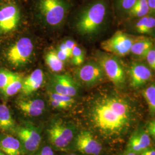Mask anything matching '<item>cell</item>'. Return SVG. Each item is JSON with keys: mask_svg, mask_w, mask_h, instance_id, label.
<instances>
[{"mask_svg": "<svg viewBox=\"0 0 155 155\" xmlns=\"http://www.w3.org/2000/svg\"><path fill=\"white\" fill-rule=\"evenodd\" d=\"M143 107L137 98L104 83L81 97L70 115L111 152L127 141L143 118Z\"/></svg>", "mask_w": 155, "mask_h": 155, "instance_id": "cell-1", "label": "cell"}, {"mask_svg": "<svg viewBox=\"0 0 155 155\" xmlns=\"http://www.w3.org/2000/svg\"><path fill=\"white\" fill-rule=\"evenodd\" d=\"M79 129L70 114L53 113L43 125L44 140L56 152L70 150Z\"/></svg>", "mask_w": 155, "mask_h": 155, "instance_id": "cell-2", "label": "cell"}, {"mask_svg": "<svg viewBox=\"0 0 155 155\" xmlns=\"http://www.w3.org/2000/svg\"><path fill=\"white\" fill-rule=\"evenodd\" d=\"M110 15L107 0H92L78 15L75 23L78 33L85 38H93L105 27Z\"/></svg>", "mask_w": 155, "mask_h": 155, "instance_id": "cell-3", "label": "cell"}, {"mask_svg": "<svg viewBox=\"0 0 155 155\" xmlns=\"http://www.w3.org/2000/svg\"><path fill=\"white\" fill-rule=\"evenodd\" d=\"M17 121H27L43 126L53 113L45 95L38 92L27 96L20 95L14 102Z\"/></svg>", "mask_w": 155, "mask_h": 155, "instance_id": "cell-4", "label": "cell"}, {"mask_svg": "<svg viewBox=\"0 0 155 155\" xmlns=\"http://www.w3.org/2000/svg\"><path fill=\"white\" fill-rule=\"evenodd\" d=\"M95 60L102 67L111 83L117 89L123 90L127 84V73L118 57L105 51H98Z\"/></svg>", "mask_w": 155, "mask_h": 155, "instance_id": "cell-5", "label": "cell"}, {"mask_svg": "<svg viewBox=\"0 0 155 155\" xmlns=\"http://www.w3.org/2000/svg\"><path fill=\"white\" fill-rule=\"evenodd\" d=\"M15 136L22 144L25 155H33L44 142L43 126L27 121H17Z\"/></svg>", "mask_w": 155, "mask_h": 155, "instance_id": "cell-6", "label": "cell"}, {"mask_svg": "<svg viewBox=\"0 0 155 155\" xmlns=\"http://www.w3.org/2000/svg\"><path fill=\"white\" fill-rule=\"evenodd\" d=\"M70 150L81 155H109L110 151L88 130L80 127Z\"/></svg>", "mask_w": 155, "mask_h": 155, "instance_id": "cell-7", "label": "cell"}, {"mask_svg": "<svg viewBox=\"0 0 155 155\" xmlns=\"http://www.w3.org/2000/svg\"><path fill=\"white\" fill-rule=\"evenodd\" d=\"M75 71L74 78L83 88L91 89L104 83L105 74L100 63L90 61L84 63Z\"/></svg>", "mask_w": 155, "mask_h": 155, "instance_id": "cell-8", "label": "cell"}, {"mask_svg": "<svg viewBox=\"0 0 155 155\" xmlns=\"http://www.w3.org/2000/svg\"><path fill=\"white\" fill-rule=\"evenodd\" d=\"M140 36L118 31L110 38L103 41L101 44V47L106 52L118 57H123L130 54L132 45Z\"/></svg>", "mask_w": 155, "mask_h": 155, "instance_id": "cell-9", "label": "cell"}, {"mask_svg": "<svg viewBox=\"0 0 155 155\" xmlns=\"http://www.w3.org/2000/svg\"><path fill=\"white\" fill-rule=\"evenodd\" d=\"M33 49L32 40L27 37H23L8 48L5 53L6 59L14 67L24 66L32 58Z\"/></svg>", "mask_w": 155, "mask_h": 155, "instance_id": "cell-10", "label": "cell"}, {"mask_svg": "<svg viewBox=\"0 0 155 155\" xmlns=\"http://www.w3.org/2000/svg\"><path fill=\"white\" fill-rule=\"evenodd\" d=\"M39 9L45 23L51 27L60 25L66 16L67 5L64 0H40Z\"/></svg>", "mask_w": 155, "mask_h": 155, "instance_id": "cell-11", "label": "cell"}, {"mask_svg": "<svg viewBox=\"0 0 155 155\" xmlns=\"http://www.w3.org/2000/svg\"><path fill=\"white\" fill-rule=\"evenodd\" d=\"M46 88L59 94L80 98L83 87L74 78L68 74H55L50 77Z\"/></svg>", "mask_w": 155, "mask_h": 155, "instance_id": "cell-12", "label": "cell"}, {"mask_svg": "<svg viewBox=\"0 0 155 155\" xmlns=\"http://www.w3.org/2000/svg\"><path fill=\"white\" fill-rule=\"evenodd\" d=\"M153 71L147 64L132 61L127 72L130 87L134 90L144 88L153 77Z\"/></svg>", "mask_w": 155, "mask_h": 155, "instance_id": "cell-13", "label": "cell"}, {"mask_svg": "<svg viewBox=\"0 0 155 155\" xmlns=\"http://www.w3.org/2000/svg\"><path fill=\"white\" fill-rule=\"evenodd\" d=\"M45 97L52 113L70 114L77 106L80 98L59 94L45 88Z\"/></svg>", "mask_w": 155, "mask_h": 155, "instance_id": "cell-14", "label": "cell"}, {"mask_svg": "<svg viewBox=\"0 0 155 155\" xmlns=\"http://www.w3.org/2000/svg\"><path fill=\"white\" fill-rule=\"evenodd\" d=\"M20 20L18 7L13 4H6L0 8V33L5 34L14 31Z\"/></svg>", "mask_w": 155, "mask_h": 155, "instance_id": "cell-15", "label": "cell"}, {"mask_svg": "<svg viewBox=\"0 0 155 155\" xmlns=\"http://www.w3.org/2000/svg\"><path fill=\"white\" fill-rule=\"evenodd\" d=\"M44 82L45 74L43 71L40 68L36 69L27 77L24 78L22 89L20 95L27 96L38 92Z\"/></svg>", "mask_w": 155, "mask_h": 155, "instance_id": "cell-16", "label": "cell"}, {"mask_svg": "<svg viewBox=\"0 0 155 155\" xmlns=\"http://www.w3.org/2000/svg\"><path fill=\"white\" fill-rule=\"evenodd\" d=\"M0 150L6 155H25L19 139L10 134L0 132Z\"/></svg>", "mask_w": 155, "mask_h": 155, "instance_id": "cell-17", "label": "cell"}, {"mask_svg": "<svg viewBox=\"0 0 155 155\" xmlns=\"http://www.w3.org/2000/svg\"><path fill=\"white\" fill-rule=\"evenodd\" d=\"M132 31L140 36L155 37V16L148 14L132 20Z\"/></svg>", "mask_w": 155, "mask_h": 155, "instance_id": "cell-18", "label": "cell"}, {"mask_svg": "<svg viewBox=\"0 0 155 155\" xmlns=\"http://www.w3.org/2000/svg\"><path fill=\"white\" fill-rule=\"evenodd\" d=\"M18 122L9 107L0 104V132L15 135Z\"/></svg>", "mask_w": 155, "mask_h": 155, "instance_id": "cell-19", "label": "cell"}, {"mask_svg": "<svg viewBox=\"0 0 155 155\" xmlns=\"http://www.w3.org/2000/svg\"><path fill=\"white\" fill-rule=\"evenodd\" d=\"M153 45V42L149 37L141 36L133 43L129 54H131L137 59L145 58L148 52Z\"/></svg>", "mask_w": 155, "mask_h": 155, "instance_id": "cell-20", "label": "cell"}, {"mask_svg": "<svg viewBox=\"0 0 155 155\" xmlns=\"http://www.w3.org/2000/svg\"><path fill=\"white\" fill-rule=\"evenodd\" d=\"M148 14H150V9L148 0H137L133 8L129 12L126 19L132 21Z\"/></svg>", "mask_w": 155, "mask_h": 155, "instance_id": "cell-21", "label": "cell"}, {"mask_svg": "<svg viewBox=\"0 0 155 155\" xmlns=\"http://www.w3.org/2000/svg\"><path fill=\"white\" fill-rule=\"evenodd\" d=\"M23 81L24 78L16 73L14 78L1 93L4 98L8 99L20 93L22 89Z\"/></svg>", "mask_w": 155, "mask_h": 155, "instance_id": "cell-22", "label": "cell"}, {"mask_svg": "<svg viewBox=\"0 0 155 155\" xmlns=\"http://www.w3.org/2000/svg\"><path fill=\"white\" fill-rule=\"evenodd\" d=\"M142 95L148 105L150 115L155 117V82L145 86L142 90Z\"/></svg>", "mask_w": 155, "mask_h": 155, "instance_id": "cell-23", "label": "cell"}, {"mask_svg": "<svg viewBox=\"0 0 155 155\" xmlns=\"http://www.w3.org/2000/svg\"><path fill=\"white\" fill-rule=\"evenodd\" d=\"M45 61L51 71L56 74L61 72L64 68V63L58 58L55 50H50L46 54Z\"/></svg>", "mask_w": 155, "mask_h": 155, "instance_id": "cell-24", "label": "cell"}, {"mask_svg": "<svg viewBox=\"0 0 155 155\" xmlns=\"http://www.w3.org/2000/svg\"><path fill=\"white\" fill-rule=\"evenodd\" d=\"M137 0H114V8L117 15L126 18Z\"/></svg>", "mask_w": 155, "mask_h": 155, "instance_id": "cell-25", "label": "cell"}, {"mask_svg": "<svg viewBox=\"0 0 155 155\" xmlns=\"http://www.w3.org/2000/svg\"><path fill=\"white\" fill-rule=\"evenodd\" d=\"M139 140L141 147L144 150L152 146V140L150 138L149 133L147 131L145 127L141 125H139L133 132Z\"/></svg>", "mask_w": 155, "mask_h": 155, "instance_id": "cell-26", "label": "cell"}, {"mask_svg": "<svg viewBox=\"0 0 155 155\" xmlns=\"http://www.w3.org/2000/svg\"><path fill=\"white\" fill-rule=\"evenodd\" d=\"M70 58L72 64L76 66H80L84 61V52L83 49L76 43L72 48Z\"/></svg>", "mask_w": 155, "mask_h": 155, "instance_id": "cell-27", "label": "cell"}, {"mask_svg": "<svg viewBox=\"0 0 155 155\" xmlns=\"http://www.w3.org/2000/svg\"><path fill=\"white\" fill-rule=\"evenodd\" d=\"M16 73L12 72L11 71L4 69H0V93L1 94L2 91L5 89L6 87L9 84L15 76Z\"/></svg>", "mask_w": 155, "mask_h": 155, "instance_id": "cell-28", "label": "cell"}, {"mask_svg": "<svg viewBox=\"0 0 155 155\" xmlns=\"http://www.w3.org/2000/svg\"><path fill=\"white\" fill-rule=\"evenodd\" d=\"M55 51L58 58L64 63L70 58V53L64 42L61 43Z\"/></svg>", "mask_w": 155, "mask_h": 155, "instance_id": "cell-29", "label": "cell"}, {"mask_svg": "<svg viewBox=\"0 0 155 155\" xmlns=\"http://www.w3.org/2000/svg\"><path fill=\"white\" fill-rule=\"evenodd\" d=\"M56 151L44 140L41 147L33 155H56Z\"/></svg>", "mask_w": 155, "mask_h": 155, "instance_id": "cell-30", "label": "cell"}, {"mask_svg": "<svg viewBox=\"0 0 155 155\" xmlns=\"http://www.w3.org/2000/svg\"><path fill=\"white\" fill-rule=\"evenodd\" d=\"M147 64L150 68L155 71V45H154L149 51L145 57Z\"/></svg>", "mask_w": 155, "mask_h": 155, "instance_id": "cell-31", "label": "cell"}, {"mask_svg": "<svg viewBox=\"0 0 155 155\" xmlns=\"http://www.w3.org/2000/svg\"><path fill=\"white\" fill-rule=\"evenodd\" d=\"M145 127L148 133H149L150 137L152 140V141L155 143V127L147 124L145 126Z\"/></svg>", "mask_w": 155, "mask_h": 155, "instance_id": "cell-32", "label": "cell"}, {"mask_svg": "<svg viewBox=\"0 0 155 155\" xmlns=\"http://www.w3.org/2000/svg\"><path fill=\"white\" fill-rule=\"evenodd\" d=\"M140 155H155V147L152 145L145 149Z\"/></svg>", "mask_w": 155, "mask_h": 155, "instance_id": "cell-33", "label": "cell"}, {"mask_svg": "<svg viewBox=\"0 0 155 155\" xmlns=\"http://www.w3.org/2000/svg\"><path fill=\"white\" fill-rule=\"evenodd\" d=\"M64 44L66 45L67 49L69 51L70 53V56H71V51H72V48L74 47V46L76 44V43L72 40H66L64 42Z\"/></svg>", "mask_w": 155, "mask_h": 155, "instance_id": "cell-34", "label": "cell"}, {"mask_svg": "<svg viewBox=\"0 0 155 155\" xmlns=\"http://www.w3.org/2000/svg\"><path fill=\"white\" fill-rule=\"evenodd\" d=\"M150 14L155 16V0H148Z\"/></svg>", "mask_w": 155, "mask_h": 155, "instance_id": "cell-35", "label": "cell"}, {"mask_svg": "<svg viewBox=\"0 0 155 155\" xmlns=\"http://www.w3.org/2000/svg\"><path fill=\"white\" fill-rule=\"evenodd\" d=\"M56 155H81L77 153V152L73 150H65V151H59L56 152Z\"/></svg>", "mask_w": 155, "mask_h": 155, "instance_id": "cell-36", "label": "cell"}, {"mask_svg": "<svg viewBox=\"0 0 155 155\" xmlns=\"http://www.w3.org/2000/svg\"><path fill=\"white\" fill-rule=\"evenodd\" d=\"M118 155H139L136 154V153H134L132 152H128L127 150H125L123 153H121L120 154H118Z\"/></svg>", "mask_w": 155, "mask_h": 155, "instance_id": "cell-37", "label": "cell"}, {"mask_svg": "<svg viewBox=\"0 0 155 155\" xmlns=\"http://www.w3.org/2000/svg\"><path fill=\"white\" fill-rule=\"evenodd\" d=\"M147 124L155 127V120H151V121H148V122H147Z\"/></svg>", "mask_w": 155, "mask_h": 155, "instance_id": "cell-38", "label": "cell"}, {"mask_svg": "<svg viewBox=\"0 0 155 155\" xmlns=\"http://www.w3.org/2000/svg\"><path fill=\"white\" fill-rule=\"evenodd\" d=\"M0 155H6L1 150H0Z\"/></svg>", "mask_w": 155, "mask_h": 155, "instance_id": "cell-39", "label": "cell"}]
</instances>
